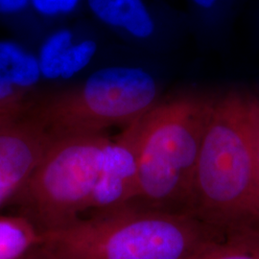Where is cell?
Masks as SVG:
<instances>
[{
  "label": "cell",
  "mask_w": 259,
  "mask_h": 259,
  "mask_svg": "<svg viewBox=\"0 0 259 259\" xmlns=\"http://www.w3.org/2000/svg\"><path fill=\"white\" fill-rule=\"evenodd\" d=\"M189 213L223 232L259 230L250 98L230 94L213 104L196 165Z\"/></svg>",
  "instance_id": "cell-1"
},
{
  "label": "cell",
  "mask_w": 259,
  "mask_h": 259,
  "mask_svg": "<svg viewBox=\"0 0 259 259\" xmlns=\"http://www.w3.org/2000/svg\"><path fill=\"white\" fill-rule=\"evenodd\" d=\"M225 232L192 214L128 204L41 233L53 259H186Z\"/></svg>",
  "instance_id": "cell-2"
},
{
  "label": "cell",
  "mask_w": 259,
  "mask_h": 259,
  "mask_svg": "<svg viewBox=\"0 0 259 259\" xmlns=\"http://www.w3.org/2000/svg\"><path fill=\"white\" fill-rule=\"evenodd\" d=\"M213 104L185 96L156 105L138 119L139 194L132 204L189 213L196 165Z\"/></svg>",
  "instance_id": "cell-3"
},
{
  "label": "cell",
  "mask_w": 259,
  "mask_h": 259,
  "mask_svg": "<svg viewBox=\"0 0 259 259\" xmlns=\"http://www.w3.org/2000/svg\"><path fill=\"white\" fill-rule=\"evenodd\" d=\"M158 85L147 70L108 66L83 83L32 106L27 115L53 139L102 134L114 125H130L157 105Z\"/></svg>",
  "instance_id": "cell-4"
},
{
  "label": "cell",
  "mask_w": 259,
  "mask_h": 259,
  "mask_svg": "<svg viewBox=\"0 0 259 259\" xmlns=\"http://www.w3.org/2000/svg\"><path fill=\"white\" fill-rule=\"evenodd\" d=\"M102 134L53 139L22 192L25 217L40 233L65 228L90 210L103 151Z\"/></svg>",
  "instance_id": "cell-5"
},
{
  "label": "cell",
  "mask_w": 259,
  "mask_h": 259,
  "mask_svg": "<svg viewBox=\"0 0 259 259\" xmlns=\"http://www.w3.org/2000/svg\"><path fill=\"white\" fill-rule=\"evenodd\" d=\"M138 120L131 123L103 151L100 172L90 210L104 211L135 203L139 194Z\"/></svg>",
  "instance_id": "cell-6"
},
{
  "label": "cell",
  "mask_w": 259,
  "mask_h": 259,
  "mask_svg": "<svg viewBox=\"0 0 259 259\" xmlns=\"http://www.w3.org/2000/svg\"><path fill=\"white\" fill-rule=\"evenodd\" d=\"M27 113L0 126V189L18 193L53 141Z\"/></svg>",
  "instance_id": "cell-7"
},
{
  "label": "cell",
  "mask_w": 259,
  "mask_h": 259,
  "mask_svg": "<svg viewBox=\"0 0 259 259\" xmlns=\"http://www.w3.org/2000/svg\"><path fill=\"white\" fill-rule=\"evenodd\" d=\"M88 4L96 19L131 37L146 39L155 33V21L143 0H88Z\"/></svg>",
  "instance_id": "cell-8"
},
{
  "label": "cell",
  "mask_w": 259,
  "mask_h": 259,
  "mask_svg": "<svg viewBox=\"0 0 259 259\" xmlns=\"http://www.w3.org/2000/svg\"><path fill=\"white\" fill-rule=\"evenodd\" d=\"M0 78L29 92L42 78L37 57L13 40H0Z\"/></svg>",
  "instance_id": "cell-9"
},
{
  "label": "cell",
  "mask_w": 259,
  "mask_h": 259,
  "mask_svg": "<svg viewBox=\"0 0 259 259\" xmlns=\"http://www.w3.org/2000/svg\"><path fill=\"white\" fill-rule=\"evenodd\" d=\"M186 259H259V230L225 232Z\"/></svg>",
  "instance_id": "cell-10"
},
{
  "label": "cell",
  "mask_w": 259,
  "mask_h": 259,
  "mask_svg": "<svg viewBox=\"0 0 259 259\" xmlns=\"http://www.w3.org/2000/svg\"><path fill=\"white\" fill-rule=\"evenodd\" d=\"M41 242V233L25 216H0V259H19Z\"/></svg>",
  "instance_id": "cell-11"
},
{
  "label": "cell",
  "mask_w": 259,
  "mask_h": 259,
  "mask_svg": "<svg viewBox=\"0 0 259 259\" xmlns=\"http://www.w3.org/2000/svg\"><path fill=\"white\" fill-rule=\"evenodd\" d=\"M74 41V33L69 29H60L47 37L37 57L44 78L60 80L65 55Z\"/></svg>",
  "instance_id": "cell-12"
},
{
  "label": "cell",
  "mask_w": 259,
  "mask_h": 259,
  "mask_svg": "<svg viewBox=\"0 0 259 259\" xmlns=\"http://www.w3.org/2000/svg\"><path fill=\"white\" fill-rule=\"evenodd\" d=\"M97 52V42L93 39L75 40L67 50L62 66L60 80L70 79L84 69Z\"/></svg>",
  "instance_id": "cell-13"
},
{
  "label": "cell",
  "mask_w": 259,
  "mask_h": 259,
  "mask_svg": "<svg viewBox=\"0 0 259 259\" xmlns=\"http://www.w3.org/2000/svg\"><path fill=\"white\" fill-rule=\"evenodd\" d=\"M81 0H30V6L41 17L59 18L71 14Z\"/></svg>",
  "instance_id": "cell-14"
},
{
  "label": "cell",
  "mask_w": 259,
  "mask_h": 259,
  "mask_svg": "<svg viewBox=\"0 0 259 259\" xmlns=\"http://www.w3.org/2000/svg\"><path fill=\"white\" fill-rule=\"evenodd\" d=\"M250 129L255 172L259 188V101L250 98Z\"/></svg>",
  "instance_id": "cell-15"
},
{
  "label": "cell",
  "mask_w": 259,
  "mask_h": 259,
  "mask_svg": "<svg viewBox=\"0 0 259 259\" xmlns=\"http://www.w3.org/2000/svg\"><path fill=\"white\" fill-rule=\"evenodd\" d=\"M30 6V0H0V18L15 19Z\"/></svg>",
  "instance_id": "cell-16"
},
{
  "label": "cell",
  "mask_w": 259,
  "mask_h": 259,
  "mask_svg": "<svg viewBox=\"0 0 259 259\" xmlns=\"http://www.w3.org/2000/svg\"><path fill=\"white\" fill-rule=\"evenodd\" d=\"M19 259H53L52 256L47 252L41 244H38L36 247L28 250L27 252L22 255Z\"/></svg>",
  "instance_id": "cell-17"
},
{
  "label": "cell",
  "mask_w": 259,
  "mask_h": 259,
  "mask_svg": "<svg viewBox=\"0 0 259 259\" xmlns=\"http://www.w3.org/2000/svg\"><path fill=\"white\" fill-rule=\"evenodd\" d=\"M195 4L203 9H209L213 7L218 0H193Z\"/></svg>",
  "instance_id": "cell-18"
},
{
  "label": "cell",
  "mask_w": 259,
  "mask_h": 259,
  "mask_svg": "<svg viewBox=\"0 0 259 259\" xmlns=\"http://www.w3.org/2000/svg\"><path fill=\"white\" fill-rule=\"evenodd\" d=\"M15 193L11 192L9 190H5V189H0V205L4 204L9 198L12 196H14Z\"/></svg>",
  "instance_id": "cell-19"
},
{
  "label": "cell",
  "mask_w": 259,
  "mask_h": 259,
  "mask_svg": "<svg viewBox=\"0 0 259 259\" xmlns=\"http://www.w3.org/2000/svg\"><path fill=\"white\" fill-rule=\"evenodd\" d=\"M19 117H20V116H19ZM17 118H19V117H12V116L4 115V114H1V113H0V126L3 125V124H6V123H8V122H11V121L15 120V119H17Z\"/></svg>",
  "instance_id": "cell-20"
}]
</instances>
